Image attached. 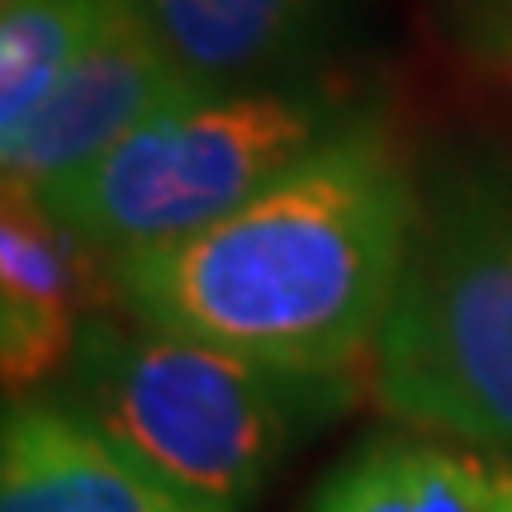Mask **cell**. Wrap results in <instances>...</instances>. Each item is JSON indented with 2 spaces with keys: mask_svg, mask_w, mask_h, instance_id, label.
I'll return each mask as SVG.
<instances>
[{
  "mask_svg": "<svg viewBox=\"0 0 512 512\" xmlns=\"http://www.w3.org/2000/svg\"><path fill=\"white\" fill-rule=\"evenodd\" d=\"M67 394V408L147 470L233 512L271 484L294 441L342 408L351 380L285 375L128 313H100L67 366Z\"/></svg>",
  "mask_w": 512,
  "mask_h": 512,
  "instance_id": "2",
  "label": "cell"
},
{
  "mask_svg": "<svg viewBox=\"0 0 512 512\" xmlns=\"http://www.w3.org/2000/svg\"><path fill=\"white\" fill-rule=\"evenodd\" d=\"M195 91L271 86L313 48L332 0H138Z\"/></svg>",
  "mask_w": 512,
  "mask_h": 512,
  "instance_id": "8",
  "label": "cell"
},
{
  "mask_svg": "<svg viewBox=\"0 0 512 512\" xmlns=\"http://www.w3.org/2000/svg\"><path fill=\"white\" fill-rule=\"evenodd\" d=\"M375 399L408 432L512 460V176H460L418 209Z\"/></svg>",
  "mask_w": 512,
  "mask_h": 512,
  "instance_id": "3",
  "label": "cell"
},
{
  "mask_svg": "<svg viewBox=\"0 0 512 512\" xmlns=\"http://www.w3.org/2000/svg\"><path fill=\"white\" fill-rule=\"evenodd\" d=\"M347 124L313 91H200L34 195L110 256L171 247L238 214Z\"/></svg>",
  "mask_w": 512,
  "mask_h": 512,
  "instance_id": "4",
  "label": "cell"
},
{
  "mask_svg": "<svg viewBox=\"0 0 512 512\" xmlns=\"http://www.w3.org/2000/svg\"><path fill=\"white\" fill-rule=\"evenodd\" d=\"M304 512H512V460L446 437H375L356 446Z\"/></svg>",
  "mask_w": 512,
  "mask_h": 512,
  "instance_id": "9",
  "label": "cell"
},
{
  "mask_svg": "<svg viewBox=\"0 0 512 512\" xmlns=\"http://www.w3.org/2000/svg\"><path fill=\"white\" fill-rule=\"evenodd\" d=\"M0 512H228L133 460L67 403H19L0 437Z\"/></svg>",
  "mask_w": 512,
  "mask_h": 512,
  "instance_id": "7",
  "label": "cell"
},
{
  "mask_svg": "<svg viewBox=\"0 0 512 512\" xmlns=\"http://www.w3.org/2000/svg\"><path fill=\"white\" fill-rule=\"evenodd\" d=\"M119 309L114 256L81 238L24 185L0 200V375L29 394L72 366L81 332Z\"/></svg>",
  "mask_w": 512,
  "mask_h": 512,
  "instance_id": "6",
  "label": "cell"
},
{
  "mask_svg": "<svg viewBox=\"0 0 512 512\" xmlns=\"http://www.w3.org/2000/svg\"><path fill=\"white\" fill-rule=\"evenodd\" d=\"M489 15H494V34L498 48L512 57V0H489Z\"/></svg>",
  "mask_w": 512,
  "mask_h": 512,
  "instance_id": "11",
  "label": "cell"
},
{
  "mask_svg": "<svg viewBox=\"0 0 512 512\" xmlns=\"http://www.w3.org/2000/svg\"><path fill=\"white\" fill-rule=\"evenodd\" d=\"M200 95L152 34L143 5H128L86 53L76 57L57 86L43 95L24 124L0 138L5 185L48 190L72 171L105 157L152 114Z\"/></svg>",
  "mask_w": 512,
  "mask_h": 512,
  "instance_id": "5",
  "label": "cell"
},
{
  "mask_svg": "<svg viewBox=\"0 0 512 512\" xmlns=\"http://www.w3.org/2000/svg\"><path fill=\"white\" fill-rule=\"evenodd\" d=\"M138 0H0V138H10L57 76Z\"/></svg>",
  "mask_w": 512,
  "mask_h": 512,
  "instance_id": "10",
  "label": "cell"
},
{
  "mask_svg": "<svg viewBox=\"0 0 512 512\" xmlns=\"http://www.w3.org/2000/svg\"><path fill=\"white\" fill-rule=\"evenodd\" d=\"M418 209L389 138L351 119L214 228L114 256L119 309L285 375L351 380L375 361Z\"/></svg>",
  "mask_w": 512,
  "mask_h": 512,
  "instance_id": "1",
  "label": "cell"
}]
</instances>
